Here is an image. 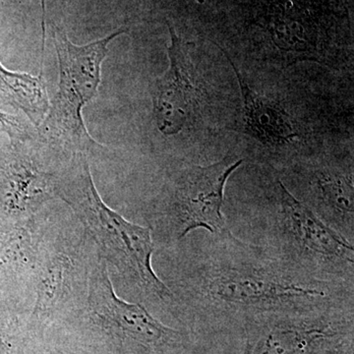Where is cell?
Listing matches in <instances>:
<instances>
[{"label":"cell","mask_w":354,"mask_h":354,"mask_svg":"<svg viewBox=\"0 0 354 354\" xmlns=\"http://www.w3.org/2000/svg\"><path fill=\"white\" fill-rule=\"evenodd\" d=\"M201 234L185 288L199 332H239L269 314L353 308V283L317 279L230 230Z\"/></svg>","instance_id":"obj_1"},{"label":"cell","mask_w":354,"mask_h":354,"mask_svg":"<svg viewBox=\"0 0 354 354\" xmlns=\"http://www.w3.org/2000/svg\"><path fill=\"white\" fill-rule=\"evenodd\" d=\"M244 242L277 259L325 281L353 283V244L328 227L281 181L272 188L267 206L234 220Z\"/></svg>","instance_id":"obj_2"},{"label":"cell","mask_w":354,"mask_h":354,"mask_svg":"<svg viewBox=\"0 0 354 354\" xmlns=\"http://www.w3.org/2000/svg\"><path fill=\"white\" fill-rule=\"evenodd\" d=\"M57 193L71 207L106 257L140 290L160 301H171V290L153 269L151 228L125 220L104 204L95 189L83 153L76 156L72 167L57 184Z\"/></svg>","instance_id":"obj_3"},{"label":"cell","mask_w":354,"mask_h":354,"mask_svg":"<svg viewBox=\"0 0 354 354\" xmlns=\"http://www.w3.org/2000/svg\"><path fill=\"white\" fill-rule=\"evenodd\" d=\"M53 27L59 62V86L41 124L44 134L83 153L95 145L84 123V106L97 94L109 44L127 31L118 30L100 41L77 46L70 41L64 30L55 25Z\"/></svg>","instance_id":"obj_4"},{"label":"cell","mask_w":354,"mask_h":354,"mask_svg":"<svg viewBox=\"0 0 354 354\" xmlns=\"http://www.w3.org/2000/svg\"><path fill=\"white\" fill-rule=\"evenodd\" d=\"M239 333L241 354H353V308L256 317Z\"/></svg>","instance_id":"obj_5"},{"label":"cell","mask_w":354,"mask_h":354,"mask_svg":"<svg viewBox=\"0 0 354 354\" xmlns=\"http://www.w3.org/2000/svg\"><path fill=\"white\" fill-rule=\"evenodd\" d=\"M243 162L230 153L214 164L192 165L181 172L165 220L172 239L183 241L198 230L209 234L230 232L223 212L225 188Z\"/></svg>","instance_id":"obj_6"},{"label":"cell","mask_w":354,"mask_h":354,"mask_svg":"<svg viewBox=\"0 0 354 354\" xmlns=\"http://www.w3.org/2000/svg\"><path fill=\"white\" fill-rule=\"evenodd\" d=\"M88 301L95 315L143 348L153 351L189 349L185 335L160 323L142 305L129 304L115 295L102 258L91 274Z\"/></svg>","instance_id":"obj_7"},{"label":"cell","mask_w":354,"mask_h":354,"mask_svg":"<svg viewBox=\"0 0 354 354\" xmlns=\"http://www.w3.org/2000/svg\"><path fill=\"white\" fill-rule=\"evenodd\" d=\"M169 67L152 86L156 121L165 136L178 134L183 129L196 106L199 93L188 48L171 25L169 24Z\"/></svg>","instance_id":"obj_8"},{"label":"cell","mask_w":354,"mask_h":354,"mask_svg":"<svg viewBox=\"0 0 354 354\" xmlns=\"http://www.w3.org/2000/svg\"><path fill=\"white\" fill-rule=\"evenodd\" d=\"M309 207L319 218L353 244L354 203L353 171L327 167L315 171Z\"/></svg>","instance_id":"obj_9"},{"label":"cell","mask_w":354,"mask_h":354,"mask_svg":"<svg viewBox=\"0 0 354 354\" xmlns=\"http://www.w3.org/2000/svg\"><path fill=\"white\" fill-rule=\"evenodd\" d=\"M221 50L236 74L243 102L246 131L266 145L283 146L292 143L299 134L290 114L278 102L254 91L227 51Z\"/></svg>","instance_id":"obj_10"},{"label":"cell","mask_w":354,"mask_h":354,"mask_svg":"<svg viewBox=\"0 0 354 354\" xmlns=\"http://www.w3.org/2000/svg\"><path fill=\"white\" fill-rule=\"evenodd\" d=\"M0 99L22 109L32 122L41 124L50 109L43 76L15 73L0 64Z\"/></svg>","instance_id":"obj_11"},{"label":"cell","mask_w":354,"mask_h":354,"mask_svg":"<svg viewBox=\"0 0 354 354\" xmlns=\"http://www.w3.org/2000/svg\"><path fill=\"white\" fill-rule=\"evenodd\" d=\"M69 269V260L64 256H55L44 264L39 272L35 313H48L55 308L64 297Z\"/></svg>","instance_id":"obj_12"},{"label":"cell","mask_w":354,"mask_h":354,"mask_svg":"<svg viewBox=\"0 0 354 354\" xmlns=\"http://www.w3.org/2000/svg\"><path fill=\"white\" fill-rule=\"evenodd\" d=\"M0 123H1L4 131L8 133L12 140L22 138L24 135L23 130L19 127V123H17L12 116H9L8 114L2 113V111H0Z\"/></svg>","instance_id":"obj_13"},{"label":"cell","mask_w":354,"mask_h":354,"mask_svg":"<svg viewBox=\"0 0 354 354\" xmlns=\"http://www.w3.org/2000/svg\"><path fill=\"white\" fill-rule=\"evenodd\" d=\"M195 1L199 2V3H204L205 0H195Z\"/></svg>","instance_id":"obj_14"}]
</instances>
